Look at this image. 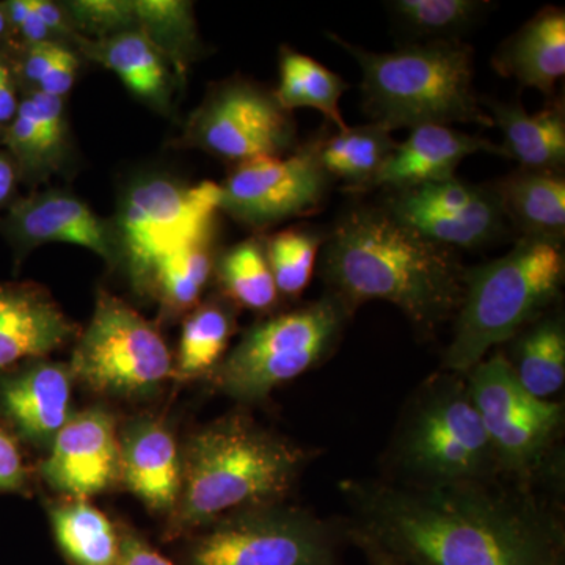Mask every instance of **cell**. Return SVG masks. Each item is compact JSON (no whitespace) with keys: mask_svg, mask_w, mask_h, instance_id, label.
I'll return each instance as SVG.
<instances>
[{"mask_svg":"<svg viewBox=\"0 0 565 565\" xmlns=\"http://www.w3.org/2000/svg\"><path fill=\"white\" fill-rule=\"evenodd\" d=\"M351 537L404 565H565L555 516L482 481L397 487L345 482Z\"/></svg>","mask_w":565,"mask_h":565,"instance_id":"obj_1","label":"cell"},{"mask_svg":"<svg viewBox=\"0 0 565 565\" xmlns=\"http://www.w3.org/2000/svg\"><path fill=\"white\" fill-rule=\"evenodd\" d=\"M322 245L323 278L349 313L384 300L419 332L433 333L462 305L467 269L455 250L408 228L386 207L352 206Z\"/></svg>","mask_w":565,"mask_h":565,"instance_id":"obj_2","label":"cell"},{"mask_svg":"<svg viewBox=\"0 0 565 565\" xmlns=\"http://www.w3.org/2000/svg\"><path fill=\"white\" fill-rule=\"evenodd\" d=\"M307 462L305 449L247 415L203 427L182 449V487L169 535L203 530L243 509L280 504Z\"/></svg>","mask_w":565,"mask_h":565,"instance_id":"obj_3","label":"cell"},{"mask_svg":"<svg viewBox=\"0 0 565 565\" xmlns=\"http://www.w3.org/2000/svg\"><path fill=\"white\" fill-rule=\"evenodd\" d=\"M362 68L363 109L390 132L424 125L467 122L494 128L475 90L473 47L429 41L393 52H370L327 33Z\"/></svg>","mask_w":565,"mask_h":565,"instance_id":"obj_4","label":"cell"},{"mask_svg":"<svg viewBox=\"0 0 565 565\" xmlns=\"http://www.w3.org/2000/svg\"><path fill=\"white\" fill-rule=\"evenodd\" d=\"M565 275L563 244L522 237L503 258L465 270L462 305L444 364L470 373L494 345L541 318L559 296Z\"/></svg>","mask_w":565,"mask_h":565,"instance_id":"obj_5","label":"cell"},{"mask_svg":"<svg viewBox=\"0 0 565 565\" xmlns=\"http://www.w3.org/2000/svg\"><path fill=\"white\" fill-rule=\"evenodd\" d=\"M332 294L247 330L217 370L215 385L241 403H259L332 353L349 318Z\"/></svg>","mask_w":565,"mask_h":565,"instance_id":"obj_6","label":"cell"},{"mask_svg":"<svg viewBox=\"0 0 565 565\" xmlns=\"http://www.w3.org/2000/svg\"><path fill=\"white\" fill-rule=\"evenodd\" d=\"M74 381L120 399L154 396L174 374L172 353L154 323L102 289L70 363Z\"/></svg>","mask_w":565,"mask_h":565,"instance_id":"obj_7","label":"cell"},{"mask_svg":"<svg viewBox=\"0 0 565 565\" xmlns=\"http://www.w3.org/2000/svg\"><path fill=\"white\" fill-rule=\"evenodd\" d=\"M188 565H340L332 527L300 509L256 505L193 539Z\"/></svg>","mask_w":565,"mask_h":565,"instance_id":"obj_8","label":"cell"},{"mask_svg":"<svg viewBox=\"0 0 565 565\" xmlns=\"http://www.w3.org/2000/svg\"><path fill=\"white\" fill-rule=\"evenodd\" d=\"M221 211V185H185L169 178H150L134 185L117 221L118 245L128 259L134 285L150 291L156 263L178 245L214 228Z\"/></svg>","mask_w":565,"mask_h":565,"instance_id":"obj_9","label":"cell"},{"mask_svg":"<svg viewBox=\"0 0 565 565\" xmlns=\"http://www.w3.org/2000/svg\"><path fill=\"white\" fill-rule=\"evenodd\" d=\"M405 467L430 484L482 481L492 470V445L463 382L441 386L416 411L404 435Z\"/></svg>","mask_w":565,"mask_h":565,"instance_id":"obj_10","label":"cell"},{"mask_svg":"<svg viewBox=\"0 0 565 565\" xmlns=\"http://www.w3.org/2000/svg\"><path fill=\"white\" fill-rule=\"evenodd\" d=\"M467 385L497 465L520 475L531 470L555 440L563 405L527 394L503 353L476 364Z\"/></svg>","mask_w":565,"mask_h":565,"instance_id":"obj_11","label":"cell"},{"mask_svg":"<svg viewBox=\"0 0 565 565\" xmlns=\"http://www.w3.org/2000/svg\"><path fill=\"white\" fill-rule=\"evenodd\" d=\"M319 148L316 140L289 156L236 163L221 185V211L255 232L318 211L332 182Z\"/></svg>","mask_w":565,"mask_h":565,"instance_id":"obj_12","label":"cell"},{"mask_svg":"<svg viewBox=\"0 0 565 565\" xmlns=\"http://www.w3.org/2000/svg\"><path fill=\"white\" fill-rule=\"evenodd\" d=\"M296 136L291 111L250 82L217 88L193 115L188 131L193 147L234 163L285 156Z\"/></svg>","mask_w":565,"mask_h":565,"instance_id":"obj_13","label":"cell"},{"mask_svg":"<svg viewBox=\"0 0 565 565\" xmlns=\"http://www.w3.org/2000/svg\"><path fill=\"white\" fill-rule=\"evenodd\" d=\"M386 210L426 239L452 250L484 247L508 232L497 188L457 178L396 191Z\"/></svg>","mask_w":565,"mask_h":565,"instance_id":"obj_14","label":"cell"},{"mask_svg":"<svg viewBox=\"0 0 565 565\" xmlns=\"http://www.w3.org/2000/svg\"><path fill=\"white\" fill-rule=\"evenodd\" d=\"M40 476L55 492L87 500L121 481L120 438L107 408L71 416L40 463Z\"/></svg>","mask_w":565,"mask_h":565,"instance_id":"obj_15","label":"cell"},{"mask_svg":"<svg viewBox=\"0 0 565 565\" xmlns=\"http://www.w3.org/2000/svg\"><path fill=\"white\" fill-rule=\"evenodd\" d=\"M2 233L20 255L51 243L73 244L102 256L107 264L121 258L117 232L70 193H35L11 203Z\"/></svg>","mask_w":565,"mask_h":565,"instance_id":"obj_16","label":"cell"},{"mask_svg":"<svg viewBox=\"0 0 565 565\" xmlns=\"http://www.w3.org/2000/svg\"><path fill=\"white\" fill-rule=\"evenodd\" d=\"M74 382L70 364L46 359L0 374V423L18 440L50 449L73 416Z\"/></svg>","mask_w":565,"mask_h":565,"instance_id":"obj_17","label":"cell"},{"mask_svg":"<svg viewBox=\"0 0 565 565\" xmlns=\"http://www.w3.org/2000/svg\"><path fill=\"white\" fill-rule=\"evenodd\" d=\"M79 334L81 327L63 313L43 286L0 282V374L47 359Z\"/></svg>","mask_w":565,"mask_h":565,"instance_id":"obj_18","label":"cell"},{"mask_svg":"<svg viewBox=\"0 0 565 565\" xmlns=\"http://www.w3.org/2000/svg\"><path fill=\"white\" fill-rule=\"evenodd\" d=\"M121 481L152 512L172 515L182 487V451L166 423L131 419L121 433Z\"/></svg>","mask_w":565,"mask_h":565,"instance_id":"obj_19","label":"cell"},{"mask_svg":"<svg viewBox=\"0 0 565 565\" xmlns=\"http://www.w3.org/2000/svg\"><path fill=\"white\" fill-rule=\"evenodd\" d=\"M481 151L503 156L501 147L484 137L456 131L449 126H418L412 129L407 140L397 143L370 189L388 188L396 192L452 180L459 163Z\"/></svg>","mask_w":565,"mask_h":565,"instance_id":"obj_20","label":"cell"},{"mask_svg":"<svg viewBox=\"0 0 565 565\" xmlns=\"http://www.w3.org/2000/svg\"><path fill=\"white\" fill-rule=\"evenodd\" d=\"M494 71L552 98L565 73V14L548 7L514 33L493 57Z\"/></svg>","mask_w":565,"mask_h":565,"instance_id":"obj_21","label":"cell"},{"mask_svg":"<svg viewBox=\"0 0 565 565\" xmlns=\"http://www.w3.org/2000/svg\"><path fill=\"white\" fill-rule=\"evenodd\" d=\"M66 136L63 99L31 92L20 102L17 117L6 128L3 141L18 174L28 181H41L61 169Z\"/></svg>","mask_w":565,"mask_h":565,"instance_id":"obj_22","label":"cell"},{"mask_svg":"<svg viewBox=\"0 0 565 565\" xmlns=\"http://www.w3.org/2000/svg\"><path fill=\"white\" fill-rule=\"evenodd\" d=\"M493 126L501 129L504 158L514 159L523 170L557 172L565 162V114L563 103L527 114L519 103L482 99Z\"/></svg>","mask_w":565,"mask_h":565,"instance_id":"obj_23","label":"cell"},{"mask_svg":"<svg viewBox=\"0 0 565 565\" xmlns=\"http://www.w3.org/2000/svg\"><path fill=\"white\" fill-rule=\"evenodd\" d=\"M82 52L92 61L114 71L141 102L158 110L170 107V74L159 51L140 31L92 41L77 36Z\"/></svg>","mask_w":565,"mask_h":565,"instance_id":"obj_24","label":"cell"},{"mask_svg":"<svg viewBox=\"0 0 565 565\" xmlns=\"http://www.w3.org/2000/svg\"><path fill=\"white\" fill-rule=\"evenodd\" d=\"M509 222L522 237L563 244L565 181L557 172L522 170L494 184Z\"/></svg>","mask_w":565,"mask_h":565,"instance_id":"obj_25","label":"cell"},{"mask_svg":"<svg viewBox=\"0 0 565 565\" xmlns=\"http://www.w3.org/2000/svg\"><path fill=\"white\" fill-rule=\"evenodd\" d=\"M55 544L71 565H118L121 535L87 500H68L47 509Z\"/></svg>","mask_w":565,"mask_h":565,"instance_id":"obj_26","label":"cell"},{"mask_svg":"<svg viewBox=\"0 0 565 565\" xmlns=\"http://www.w3.org/2000/svg\"><path fill=\"white\" fill-rule=\"evenodd\" d=\"M396 147L392 132L371 121L321 139L319 156L330 178L344 181L349 191L360 192L371 188Z\"/></svg>","mask_w":565,"mask_h":565,"instance_id":"obj_27","label":"cell"},{"mask_svg":"<svg viewBox=\"0 0 565 565\" xmlns=\"http://www.w3.org/2000/svg\"><path fill=\"white\" fill-rule=\"evenodd\" d=\"M212 233L214 228L178 245L156 263L150 291L159 297L167 315L184 313L199 303L214 270Z\"/></svg>","mask_w":565,"mask_h":565,"instance_id":"obj_28","label":"cell"},{"mask_svg":"<svg viewBox=\"0 0 565 565\" xmlns=\"http://www.w3.org/2000/svg\"><path fill=\"white\" fill-rule=\"evenodd\" d=\"M348 88L344 79L310 55L288 47L281 50L280 85L274 96L282 109L291 111L308 107L318 110L338 131H344L349 126L341 115L340 99Z\"/></svg>","mask_w":565,"mask_h":565,"instance_id":"obj_29","label":"cell"},{"mask_svg":"<svg viewBox=\"0 0 565 565\" xmlns=\"http://www.w3.org/2000/svg\"><path fill=\"white\" fill-rule=\"evenodd\" d=\"M512 371L520 386L537 399L550 401L565 382V330L557 316H541L519 338Z\"/></svg>","mask_w":565,"mask_h":565,"instance_id":"obj_30","label":"cell"},{"mask_svg":"<svg viewBox=\"0 0 565 565\" xmlns=\"http://www.w3.org/2000/svg\"><path fill=\"white\" fill-rule=\"evenodd\" d=\"M232 308L217 300L200 305L182 327L180 353L174 374L182 381L214 373L225 359L234 333Z\"/></svg>","mask_w":565,"mask_h":565,"instance_id":"obj_31","label":"cell"},{"mask_svg":"<svg viewBox=\"0 0 565 565\" xmlns=\"http://www.w3.org/2000/svg\"><path fill=\"white\" fill-rule=\"evenodd\" d=\"M137 31L159 51L178 73L188 70L199 47L192 3L182 0H134Z\"/></svg>","mask_w":565,"mask_h":565,"instance_id":"obj_32","label":"cell"},{"mask_svg":"<svg viewBox=\"0 0 565 565\" xmlns=\"http://www.w3.org/2000/svg\"><path fill=\"white\" fill-rule=\"evenodd\" d=\"M226 296L252 311H266L278 299L266 247L259 237H250L223 253L215 266Z\"/></svg>","mask_w":565,"mask_h":565,"instance_id":"obj_33","label":"cell"},{"mask_svg":"<svg viewBox=\"0 0 565 565\" xmlns=\"http://www.w3.org/2000/svg\"><path fill=\"white\" fill-rule=\"evenodd\" d=\"M394 17L408 32L430 41H459V35L478 20L486 2L475 0H396Z\"/></svg>","mask_w":565,"mask_h":565,"instance_id":"obj_34","label":"cell"},{"mask_svg":"<svg viewBox=\"0 0 565 565\" xmlns=\"http://www.w3.org/2000/svg\"><path fill=\"white\" fill-rule=\"evenodd\" d=\"M326 236L315 230L291 228L264 241L278 292L297 297L310 285L316 258Z\"/></svg>","mask_w":565,"mask_h":565,"instance_id":"obj_35","label":"cell"},{"mask_svg":"<svg viewBox=\"0 0 565 565\" xmlns=\"http://www.w3.org/2000/svg\"><path fill=\"white\" fill-rule=\"evenodd\" d=\"M65 13L77 36L85 40L137 31L134 0H74L66 3Z\"/></svg>","mask_w":565,"mask_h":565,"instance_id":"obj_36","label":"cell"},{"mask_svg":"<svg viewBox=\"0 0 565 565\" xmlns=\"http://www.w3.org/2000/svg\"><path fill=\"white\" fill-rule=\"evenodd\" d=\"M31 489V471L20 440L0 423V493L25 494Z\"/></svg>","mask_w":565,"mask_h":565,"instance_id":"obj_37","label":"cell"},{"mask_svg":"<svg viewBox=\"0 0 565 565\" xmlns=\"http://www.w3.org/2000/svg\"><path fill=\"white\" fill-rule=\"evenodd\" d=\"M3 9H6L7 18H9V24L17 29L28 46L44 43V41H55L52 40L46 25L36 14L33 0H10V2L3 3Z\"/></svg>","mask_w":565,"mask_h":565,"instance_id":"obj_38","label":"cell"},{"mask_svg":"<svg viewBox=\"0 0 565 565\" xmlns=\"http://www.w3.org/2000/svg\"><path fill=\"white\" fill-rule=\"evenodd\" d=\"M66 50L68 47L63 46L58 41H44V43L28 46V52L21 63V74L24 81L31 82L36 88L44 74L52 68V65L62 57Z\"/></svg>","mask_w":565,"mask_h":565,"instance_id":"obj_39","label":"cell"},{"mask_svg":"<svg viewBox=\"0 0 565 565\" xmlns=\"http://www.w3.org/2000/svg\"><path fill=\"white\" fill-rule=\"evenodd\" d=\"M77 70H79V58L73 51L66 50L62 57L52 65V68L44 74L43 79L33 90L62 99L73 88Z\"/></svg>","mask_w":565,"mask_h":565,"instance_id":"obj_40","label":"cell"},{"mask_svg":"<svg viewBox=\"0 0 565 565\" xmlns=\"http://www.w3.org/2000/svg\"><path fill=\"white\" fill-rule=\"evenodd\" d=\"M120 535L118 565H173L132 530H122Z\"/></svg>","mask_w":565,"mask_h":565,"instance_id":"obj_41","label":"cell"},{"mask_svg":"<svg viewBox=\"0 0 565 565\" xmlns=\"http://www.w3.org/2000/svg\"><path fill=\"white\" fill-rule=\"evenodd\" d=\"M20 109L13 74L6 62L0 61V126H9Z\"/></svg>","mask_w":565,"mask_h":565,"instance_id":"obj_42","label":"cell"},{"mask_svg":"<svg viewBox=\"0 0 565 565\" xmlns=\"http://www.w3.org/2000/svg\"><path fill=\"white\" fill-rule=\"evenodd\" d=\"M20 174L11 158L0 154V210L10 203Z\"/></svg>","mask_w":565,"mask_h":565,"instance_id":"obj_43","label":"cell"},{"mask_svg":"<svg viewBox=\"0 0 565 565\" xmlns=\"http://www.w3.org/2000/svg\"><path fill=\"white\" fill-rule=\"evenodd\" d=\"M360 548L363 550L364 555H366L367 561H370L371 565H404L399 563V561L394 559V557L386 555L385 552H382L377 546L367 544V542L362 541H353Z\"/></svg>","mask_w":565,"mask_h":565,"instance_id":"obj_44","label":"cell"},{"mask_svg":"<svg viewBox=\"0 0 565 565\" xmlns=\"http://www.w3.org/2000/svg\"><path fill=\"white\" fill-rule=\"evenodd\" d=\"M9 18H7L6 9L3 6H0V40L6 36L7 31H9Z\"/></svg>","mask_w":565,"mask_h":565,"instance_id":"obj_45","label":"cell"}]
</instances>
